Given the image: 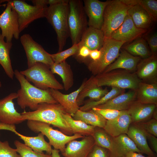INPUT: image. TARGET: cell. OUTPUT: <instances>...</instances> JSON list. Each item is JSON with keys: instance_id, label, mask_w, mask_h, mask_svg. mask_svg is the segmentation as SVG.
Instances as JSON below:
<instances>
[{"instance_id": "cell-40", "label": "cell", "mask_w": 157, "mask_h": 157, "mask_svg": "<svg viewBox=\"0 0 157 157\" xmlns=\"http://www.w3.org/2000/svg\"><path fill=\"white\" fill-rule=\"evenodd\" d=\"M0 157H21L16 149L13 148L7 141H0Z\"/></svg>"}, {"instance_id": "cell-7", "label": "cell", "mask_w": 157, "mask_h": 157, "mask_svg": "<svg viewBox=\"0 0 157 157\" xmlns=\"http://www.w3.org/2000/svg\"><path fill=\"white\" fill-rule=\"evenodd\" d=\"M125 43L110 38H105L100 49L101 55L99 59L96 61H93L88 58L85 62L88 70L94 76L103 72L117 58L120 49Z\"/></svg>"}, {"instance_id": "cell-25", "label": "cell", "mask_w": 157, "mask_h": 157, "mask_svg": "<svg viewBox=\"0 0 157 157\" xmlns=\"http://www.w3.org/2000/svg\"><path fill=\"white\" fill-rule=\"evenodd\" d=\"M140 60V57L133 56L124 50L119 53L117 59L109 65L103 72L117 69H124L129 72L133 71L136 69Z\"/></svg>"}, {"instance_id": "cell-29", "label": "cell", "mask_w": 157, "mask_h": 157, "mask_svg": "<svg viewBox=\"0 0 157 157\" xmlns=\"http://www.w3.org/2000/svg\"><path fill=\"white\" fill-rule=\"evenodd\" d=\"M127 14L131 17L135 26L139 28L147 30L154 21L147 12L139 5L130 7Z\"/></svg>"}, {"instance_id": "cell-3", "label": "cell", "mask_w": 157, "mask_h": 157, "mask_svg": "<svg viewBox=\"0 0 157 157\" xmlns=\"http://www.w3.org/2000/svg\"><path fill=\"white\" fill-rule=\"evenodd\" d=\"M69 0H61L60 2L49 5L45 17L57 35L58 52L63 50L69 36L68 24Z\"/></svg>"}, {"instance_id": "cell-8", "label": "cell", "mask_w": 157, "mask_h": 157, "mask_svg": "<svg viewBox=\"0 0 157 157\" xmlns=\"http://www.w3.org/2000/svg\"><path fill=\"white\" fill-rule=\"evenodd\" d=\"M130 7L121 0H109L104 10L101 29L105 38H110L112 33L121 25Z\"/></svg>"}, {"instance_id": "cell-50", "label": "cell", "mask_w": 157, "mask_h": 157, "mask_svg": "<svg viewBox=\"0 0 157 157\" xmlns=\"http://www.w3.org/2000/svg\"><path fill=\"white\" fill-rule=\"evenodd\" d=\"M60 151L55 149H52L51 156V157H61L59 153Z\"/></svg>"}, {"instance_id": "cell-34", "label": "cell", "mask_w": 157, "mask_h": 157, "mask_svg": "<svg viewBox=\"0 0 157 157\" xmlns=\"http://www.w3.org/2000/svg\"><path fill=\"white\" fill-rule=\"evenodd\" d=\"M124 50L134 56L144 58L151 55L146 40L142 37L134 40L124 47Z\"/></svg>"}, {"instance_id": "cell-9", "label": "cell", "mask_w": 157, "mask_h": 157, "mask_svg": "<svg viewBox=\"0 0 157 157\" xmlns=\"http://www.w3.org/2000/svg\"><path fill=\"white\" fill-rule=\"evenodd\" d=\"M27 125L31 131L36 133H41L46 136L50 144L54 149L59 150L61 153L64 151L66 145L69 142L84 137L78 134L67 135L60 131L53 129L50 124L39 121L27 120Z\"/></svg>"}, {"instance_id": "cell-45", "label": "cell", "mask_w": 157, "mask_h": 157, "mask_svg": "<svg viewBox=\"0 0 157 157\" xmlns=\"http://www.w3.org/2000/svg\"><path fill=\"white\" fill-rule=\"evenodd\" d=\"M152 54L156 55L157 51V33L155 32L146 38Z\"/></svg>"}, {"instance_id": "cell-31", "label": "cell", "mask_w": 157, "mask_h": 157, "mask_svg": "<svg viewBox=\"0 0 157 157\" xmlns=\"http://www.w3.org/2000/svg\"><path fill=\"white\" fill-rule=\"evenodd\" d=\"M72 117L75 120L82 121L87 124L102 128L107 121L101 114L92 109L87 111L79 109Z\"/></svg>"}, {"instance_id": "cell-20", "label": "cell", "mask_w": 157, "mask_h": 157, "mask_svg": "<svg viewBox=\"0 0 157 157\" xmlns=\"http://www.w3.org/2000/svg\"><path fill=\"white\" fill-rule=\"evenodd\" d=\"M126 134L135 144L141 154H145L150 157H156L148 145L144 131L138 125L131 123Z\"/></svg>"}, {"instance_id": "cell-22", "label": "cell", "mask_w": 157, "mask_h": 157, "mask_svg": "<svg viewBox=\"0 0 157 157\" xmlns=\"http://www.w3.org/2000/svg\"><path fill=\"white\" fill-rule=\"evenodd\" d=\"M141 153L135 144L126 134L112 137V146L110 157H122L130 152Z\"/></svg>"}, {"instance_id": "cell-27", "label": "cell", "mask_w": 157, "mask_h": 157, "mask_svg": "<svg viewBox=\"0 0 157 157\" xmlns=\"http://www.w3.org/2000/svg\"><path fill=\"white\" fill-rule=\"evenodd\" d=\"M135 91L137 101L143 104L157 105L156 81L150 83L141 81Z\"/></svg>"}, {"instance_id": "cell-35", "label": "cell", "mask_w": 157, "mask_h": 157, "mask_svg": "<svg viewBox=\"0 0 157 157\" xmlns=\"http://www.w3.org/2000/svg\"><path fill=\"white\" fill-rule=\"evenodd\" d=\"M124 89L112 87L111 90L100 99L97 101L90 99L87 100L85 102L83 106L80 107L79 110L83 111H87L92 109V108L102 105L109 100L124 93Z\"/></svg>"}, {"instance_id": "cell-5", "label": "cell", "mask_w": 157, "mask_h": 157, "mask_svg": "<svg viewBox=\"0 0 157 157\" xmlns=\"http://www.w3.org/2000/svg\"><path fill=\"white\" fill-rule=\"evenodd\" d=\"M29 82L39 89L47 90L53 89H64L63 85L56 78L50 67L40 63H37L27 69L20 72Z\"/></svg>"}, {"instance_id": "cell-51", "label": "cell", "mask_w": 157, "mask_h": 157, "mask_svg": "<svg viewBox=\"0 0 157 157\" xmlns=\"http://www.w3.org/2000/svg\"><path fill=\"white\" fill-rule=\"evenodd\" d=\"M152 118L157 120V109L154 111L152 115Z\"/></svg>"}, {"instance_id": "cell-11", "label": "cell", "mask_w": 157, "mask_h": 157, "mask_svg": "<svg viewBox=\"0 0 157 157\" xmlns=\"http://www.w3.org/2000/svg\"><path fill=\"white\" fill-rule=\"evenodd\" d=\"M20 40L26 54L28 68L37 63H42L49 67L53 63L50 54L36 42L29 34H23L20 37Z\"/></svg>"}, {"instance_id": "cell-38", "label": "cell", "mask_w": 157, "mask_h": 157, "mask_svg": "<svg viewBox=\"0 0 157 157\" xmlns=\"http://www.w3.org/2000/svg\"><path fill=\"white\" fill-rule=\"evenodd\" d=\"M79 47L78 43L75 44L65 50L55 54H50V56L54 63H59L65 61L69 57L75 55L77 53Z\"/></svg>"}, {"instance_id": "cell-4", "label": "cell", "mask_w": 157, "mask_h": 157, "mask_svg": "<svg viewBox=\"0 0 157 157\" xmlns=\"http://www.w3.org/2000/svg\"><path fill=\"white\" fill-rule=\"evenodd\" d=\"M94 78L97 85L99 87L108 86L135 90L141 81L135 73L122 69L103 72L95 76Z\"/></svg>"}, {"instance_id": "cell-10", "label": "cell", "mask_w": 157, "mask_h": 157, "mask_svg": "<svg viewBox=\"0 0 157 157\" xmlns=\"http://www.w3.org/2000/svg\"><path fill=\"white\" fill-rule=\"evenodd\" d=\"M9 1L17 14L20 32L34 20L45 17L48 7L45 5H31L23 0H9Z\"/></svg>"}, {"instance_id": "cell-54", "label": "cell", "mask_w": 157, "mask_h": 157, "mask_svg": "<svg viewBox=\"0 0 157 157\" xmlns=\"http://www.w3.org/2000/svg\"><path fill=\"white\" fill-rule=\"evenodd\" d=\"M1 86H2L1 83V82L0 81V88L1 87Z\"/></svg>"}, {"instance_id": "cell-28", "label": "cell", "mask_w": 157, "mask_h": 157, "mask_svg": "<svg viewBox=\"0 0 157 157\" xmlns=\"http://www.w3.org/2000/svg\"><path fill=\"white\" fill-rule=\"evenodd\" d=\"M18 136L27 146L31 149L34 151L38 153H43L46 152V154L51 155L52 149L51 146L44 139V135L39 133L36 136L30 137L22 134L17 131L15 133Z\"/></svg>"}, {"instance_id": "cell-2", "label": "cell", "mask_w": 157, "mask_h": 157, "mask_svg": "<svg viewBox=\"0 0 157 157\" xmlns=\"http://www.w3.org/2000/svg\"><path fill=\"white\" fill-rule=\"evenodd\" d=\"M65 113L64 109L58 103H43L35 110H24L21 113L25 120H34L52 125L65 134L72 135L73 133L63 117Z\"/></svg>"}, {"instance_id": "cell-33", "label": "cell", "mask_w": 157, "mask_h": 157, "mask_svg": "<svg viewBox=\"0 0 157 157\" xmlns=\"http://www.w3.org/2000/svg\"><path fill=\"white\" fill-rule=\"evenodd\" d=\"M73 134L84 136H92L96 127L85 124L83 122L74 119L69 114L65 113L63 115Z\"/></svg>"}, {"instance_id": "cell-26", "label": "cell", "mask_w": 157, "mask_h": 157, "mask_svg": "<svg viewBox=\"0 0 157 157\" xmlns=\"http://www.w3.org/2000/svg\"><path fill=\"white\" fill-rule=\"evenodd\" d=\"M105 39L101 30L88 27L78 43L79 47L84 46L90 50H99L104 44Z\"/></svg>"}, {"instance_id": "cell-39", "label": "cell", "mask_w": 157, "mask_h": 157, "mask_svg": "<svg viewBox=\"0 0 157 157\" xmlns=\"http://www.w3.org/2000/svg\"><path fill=\"white\" fill-rule=\"evenodd\" d=\"M138 5L144 9L151 16L154 21L157 19V1L139 0Z\"/></svg>"}, {"instance_id": "cell-24", "label": "cell", "mask_w": 157, "mask_h": 157, "mask_svg": "<svg viewBox=\"0 0 157 157\" xmlns=\"http://www.w3.org/2000/svg\"><path fill=\"white\" fill-rule=\"evenodd\" d=\"M136 100V91L131 90L123 93L96 108L110 109L119 111L126 110Z\"/></svg>"}, {"instance_id": "cell-14", "label": "cell", "mask_w": 157, "mask_h": 157, "mask_svg": "<svg viewBox=\"0 0 157 157\" xmlns=\"http://www.w3.org/2000/svg\"><path fill=\"white\" fill-rule=\"evenodd\" d=\"M109 0H84L83 6L89 19L88 27L101 30L103 23V15L106 6Z\"/></svg>"}, {"instance_id": "cell-52", "label": "cell", "mask_w": 157, "mask_h": 157, "mask_svg": "<svg viewBox=\"0 0 157 157\" xmlns=\"http://www.w3.org/2000/svg\"><path fill=\"white\" fill-rule=\"evenodd\" d=\"M9 0H0V5H1V3L5 1H7L8 2Z\"/></svg>"}, {"instance_id": "cell-15", "label": "cell", "mask_w": 157, "mask_h": 157, "mask_svg": "<svg viewBox=\"0 0 157 157\" xmlns=\"http://www.w3.org/2000/svg\"><path fill=\"white\" fill-rule=\"evenodd\" d=\"M147 31V30L137 28L127 14L121 25L112 33L110 38L126 42L141 37Z\"/></svg>"}, {"instance_id": "cell-53", "label": "cell", "mask_w": 157, "mask_h": 157, "mask_svg": "<svg viewBox=\"0 0 157 157\" xmlns=\"http://www.w3.org/2000/svg\"><path fill=\"white\" fill-rule=\"evenodd\" d=\"M6 5V4H3L0 5V7L1 6H5Z\"/></svg>"}, {"instance_id": "cell-13", "label": "cell", "mask_w": 157, "mask_h": 157, "mask_svg": "<svg viewBox=\"0 0 157 157\" xmlns=\"http://www.w3.org/2000/svg\"><path fill=\"white\" fill-rule=\"evenodd\" d=\"M17 98V93L12 92L0 100V122L15 125L26 121L15 107L13 100Z\"/></svg>"}, {"instance_id": "cell-32", "label": "cell", "mask_w": 157, "mask_h": 157, "mask_svg": "<svg viewBox=\"0 0 157 157\" xmlns=\"http://www.w3.org/2000/svg\"><path fill=\"white\" fill-rule=\"evenodd\" d=\"M0 33V64L8 76L13 79L14 71L12 68L9 53L12 46V42H7Z\"/></svg>"}, {"instance_id": "cell-46", "label": "cell", "mask_w": 157, "mask_h": 157, "mask_svg": "<svg viewBox=\"0 0 157 157\" xmlns=\"http://www.w3.org/2000/svg\"><path fill=\"white\" fill-rule=\"evenodd\" d=\"M144 131L145 132L147 138L149 140V142L153 150L154 151V152H155V153H157V138L156 137L147 132L145 131Z\"/></svg>"}, {"instance_id": "cell-6", "label": "cell", "mask_w": 157, "mask_h": 157, "mask_svg": "<svg viewBox=\"0 0 157 157\" xmlns=\"http://www.w3.org/2000/svg\"><path fill=\"white\" fill-rule=\"evenodd\" d=\"M68 24L72 45L80 41L88 27V21L83 2L81 0H69Z\"/></svg>"}, {"instance_id": "cell-41", "label": "cell", "mask_w": 157, "mask_h": 157, "mask_svg": "<svg viewBox=\"0 0 157 157\" xmlns=\"http://www.w3.org/2000/svg\"><path fill=\"white\" fill-rule=\"evenodd\" d=\"M136 124L147 132L157 137V120L151 118L146 121Z\"/></svg>"}, {"instance_id": "cell-49", "label": "cell", "mask_w": 157, "mask_h": 157, "mask_svg": "<svg viewBox=\"0 0 157 157\" xmlns=\"http://www.w3.org/2000/svg\"><path fill=\"white\" fill-rule=\"evenodd\" d=\"M122 157H145L141 153L135 152H130L125 154Z\"/></svg>"}, {"instance_id": "cell-12", "label": "cell", "mask_w": 157, "mask_h": 157, "mask_svg": "<svg viewBox=\"0 0 157 157\" xmlns=\"http://www.w3.org/2000/svg\"><path fill=\"white\" fill-rule=\"evenodd\" d=\"M9 1L6 8L0 15V28L1 34L6 38V42H11L13 37L16 40L19 38L20 32L17 14L12 8Z\"/></svg>"}, {"instance_id": "cell-18", "label": "cell", "mask_w": 157, "mask_h": 157, "mask_svg": "<svg viewBox=\"0 0 157 157\" xmlns=\"http://www.w3.org/2000/svg\"><path fill=\"white\" fill-rule=\"evenodd\" d=\"M131 123V116L127 110H122L116 118L107 120L103 129L111 137H116L122 134H126Z\"/></svg>"}, {"instance_id": "cell-42", "label": "cell", "mask_w": 157, "mask_h": 157, "mask_svg": "<svg viewBox=\"0 0 157 157\" xmlns=\"http://www.w3.org/2000/svg\"><path fill=\"white\" fill-rule=\"evenodd\" d=\"M101 114L107 120H112L117 117L121 111L110 109H100L94 107L92 109Z\"/></svg>"}, {"instance_id": "cell-44", "label": "cell", "mask_w": 157, "mask_h": 157, "mask_svg": "<svg viewBox=\"0 0 157 157\" xmlns=\"http://www.w3.org/2000/svg\"><path fill=\"white\" fill-rule=\"evenodd\" d=\"M90 50L86 46H82L79 47L77 53L74 56L78 61L84 62L89 58Z\"/></svg>"}, {"instance_id": "cell-19", "label": "cell", "mask_w": 157, "mask_h": 157, "mask_svg": "<svg viewBox=\"0 0 157 157\" xmlns=\"http://www.w3.org/2000/svg\"><path fill=\"white\" fill-rule=\"evenodd\" d=\"M107 88L103 89L97 85L94 76H92L86 80L85 85L80 92L77 99V103L79 106L83 104L86 97L90 100L97 101L106 94L108 92Z\"/></svg>"}, {"instance_id": "cell-21", "label": "cell", "mask_w": 157, "mask_h": 157, "mask_svg": "<svg viewBox=\"0 0 157 157\" xmlns=\"http://www.w3.org/2000/svg\"><path fill=\"white\" fill-rule=\"evenodd\" d=\"M156 109L157 105L143 104L136 100L127 110L131 116V123L137 124L152 118Z\"/></svg>"}, {"instance_id": "cell-30", "label": "cell", "mask_w": 157, "mask_h": 157, "mask_svg": "<svg viewBox=\"0 0 157 157\" xmlns=\"http://www.w3.org/2000/svg\"><path fill=\"white\" fill-rule=\"evenodd\" d=\"M50 68L53 74H57L60 76L65 91H68L72 86L74 81L73 73L70 65L66 61L58 63H53Z\"/></svg>"}, {"instance_id": "cell-1", "label": "cell", "mask_w": 157, "mask_h": 157, "mask_svg": "<svg viewBox=\"0 0 157 157\" xmlns=\"http://www.w3.org/2000/svg\"><path fill=\"white\" fill-rule=\"evenodd\" d=\"M14 75L21 86L17 93V104L21 109L28 108L34 111L42 103H58L49 89H41L32 85L17 69L15 70Z\"/></svg>"}, {"instance_id": "cell-47", "label": "cell", "mask_w": 157, "mask_h": 157, "mask_svg": "<svg viewBox=\"0 0 157 157\" xmlns=\"http://www.w3.org/2000/svg\"><path fill=\"white\" fill-rule=\"evenodd\" d=\"M101 55L100 49H95L90 50L89 58L93 61H96L100 58Z\"/></svg>"}, {"instance_id": "cell-16", "label": "cell", "mask_w": 157, "mask_h": 157, "mask_svg": "<svg viewBox=\"0 0 157 157\" xmlns=\"http://www.w3.org/2000/svg\"><path fill=\"white\" fill-rule=\"evenodd\" d=\"M87 79L86 78L83 81L78 89L68 94H63L58 90L49 89L54 99L62 106L66 113L72 117L79 109L80 107L77 102V99L80 92L83 88Z\"/></svg>"}, {"instance_id": "cell-43", "label": "cell", "mask_w": 157, "mask_h": 157, "mask_svg": "<svg viewBox=\"0 0 157 157\" xmlns=\"http://www.w3.org/2000/svg\"><path fill=\"white\" fill-rule=\"evenodd\" d=\"M88 157H110L109 150L107 149L95 144Z\"/></svg>"}, {"instance_id": "cell-23", "label": "cell", "mask_w": 157, "mask_h": 157, "mask_svg": "<svg viewBox=\"0 0 157 157\" xmlns=\"http://www.w3.org/2000/svg\"><path fill=\"white\" fill-rule=\"evenodd\" d=\"M136 70L135 74L141 81L155 82L154 81L156 80L157 75L156 55L152 54L149 57L141 60Z\"/></svg>"}, {"instance_id": "cell-48", "label": "cell", "mask_w": 157, "mask_h": 157, "mask_svg": "<svg viewBox=\"0 0 157 157\" xmlns=\"http://www.w3.org/2000/svg\"><path fill=\"white\" fill-rule=\"evenodd\" d=\"M124 3L131 7L133 6L138 5L139 0H121Z\"/></svg>"}, {"instance_id": "cell-36", "label": "cell", "mask_w": 157, "mask_h": 157, "mask_svg": "<svg viewBox=\"0 0 157 157\" xmlns=\"http://www.w3.org/2000/svg\"><path fill=\"white\" fill-rule=\"evenodd\" d=\"M92 136L95 144L108 149L111 151L112 146V137L103 128L96 127Z\"/></svg>"}, {"instance_id": "cell-37", "label": "cell", "mask_w": 157, "mask_h": 157, "mask_svg": "<svg viewBox=\"0 0 157 157\" xmlns=\"http://www.w3.org/2000/svg\"><path fill=\"white\" fill-rule=\"evenodd\" d=\"M17 152L21 157H51V155L38 153L18 140L14 142Z\"/></svg>"}, {"instance_id": "cell-17", "label": "cell", "mask_w": 157, "mask_h": 157, "mask_svg": "<svg viewBox=\"0 0 157 157\" xmlns=\"http://www.w3.org/2000/svg\"><path fill=\"white\" fill-rule=\"evenodd\" d=\"M95 144L92 136H85L81 140H74L69 142L61 154L63 157H88Z\"/></svg>"}]
</instances>
